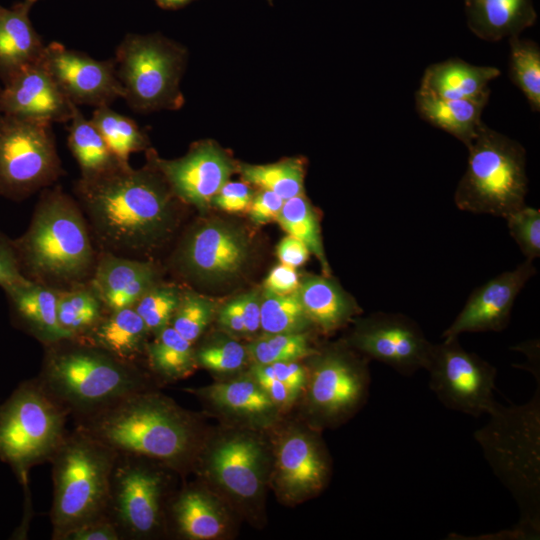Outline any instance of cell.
I'll list each match as a JSON object with an SVG mask.
<instances>
[{
  "label": "cell",
  "mask_w": 540,
  "mask_h": 540,
  "mask_svg": "<svg viewBox=\"0 0 540 540\" xmlns=\"http://www.w3.org/2000/svg\"><path fill=\"white\" fill-rule=\"evenodd\" d=\"M330 275H309L299 282L297 293L311 321L324 333L344 326L359 308Z\"/></svg>",
  "instance_id": "obj_28"
},
{
  "label": "cell",
  "mask_w": 540,
  "mask_h": 540,
  "mask_svg": "<svg viewBox=\"0 0 540 540\" xmlns=\"http://www.w3.org/2000/svg\"><path fill=\"white\" fill-rule=\"evenodd\" d=\"M76 427L117 453L142 456L176 470L192 464L200 446L194 418L153 389L78 418Z\"/></svg>",
  "instance_id": "obj_2"
},
{
  "label": "cell",
  "mask_w": 540,
  "mask_h": 540,
  "mask_svg": "<svg viewBox=\"0 0 540 540\" xmlns=\"http://www.w3.org/2000/svg\"><path fill=\"white\" fill-rule=\"evenodd\" d=\"M218 321L222 328L231 333L246 334L238 297L229 301L220 310Z\"/></svg>",
  "instance_id": "obj_53"
},
{
  "label": "cell",
  "mask_w": 540,
  "mask_h": 540,
  "mask_svg": "<svg viewBox=\"0 0 540 540\" xmlns=\"http://www.w3.org/2000/svg\"><path fill=\"white\" fill-rule=\"evenodd\" d=\"M149 332L133 307L106 312L95 328L81 341L99 347L113 356L138 364L145 354Z\"/></svg>",
  "instance_id": "obj_29"
},
{
  "label": "cell",
  "mask_w": 540,
  "mask_h": 540,
  "mask_svg": "<svg viewBox=\"0 0 540 540\" xmlns=\"http://www.w3.org/2000/svg\"><path fill=\"white\" fill-rule=\"evenodd\" d=\"M467 24L478 38L496 42L534 25L532 0H464Z\"/></svg>",
  "instance_id": "obj_24"
},
{
  "label": "cell",
  "mask_w": 540,
  "mask_h": 540,
  "mask_svg": "<svg viewBox=\"0 0 540 540\" xmlns=\"http://www.w3.org/2000/svg\"><path fill=\"white\" fill-rule=\"evenodd\" d=\"M174 530L181 538L209 540L221 537L228 518L220 503L199 487L183 489L170 505Z\"/></svg>",
  "instance_id": "obj_27"
},
{
  "label": "cell",
  "mask_w": 540,
  "mask_h": 540,
  "mask_svg": "<svg viewBox=\"0 0 540 540\" xmlns=\"http://www.w3.org/2000/svg\"><path fill=\"white\" fill-rule=\"evenodd\" d=\"M426 370L431 390L449 409L479 417L498 405L493 395L496 368L465 350L458 337L433 344Z\"/></svg>",
  "instance_id": "obj_12"
},
{
  "label": "cell",
  "mask_w": 540,
  "mask_h": 540,
  "mask_svg": "<svg viewBox=\"0 0 540 540\" xmlns=\"http://www.w3.org/2000/svg\"><path fill=\"white\" fill-rule=\"evenodd\" d=\"M157 278L158 271L150 261L98 252L88 284L109 312L133 307Z\"/></svg>",
  "instance_id": "obj_21"
},
{
  "label": "cell",
  "mask_w": 540,
  "mask_h": 540,
  "mask_svg": "<svg viewBox=\"0 0 540 540\" xmlns=\"http://www.w3.org/2000/svg\"><path fill=\"white\" fill-rule=\"evenodd\" d=\"M489 96L487 92L475 98L444 99L417 90L415 107L424 121L451 134L467 147L484 123L481 116Z\"/></svg>",
  "instance_id": "obj_25"
},
{
  "label": "cell",
  "mask_w": 540,
  "mask_h": 540,
  "mask_svg": "<svg viewBox=\"0 0 540 540\" xmlns=\"http://www.w3.org/2000/svg\"><path fill=\"white\" fill-rule=\"evenodd\" d=\"M41 64L77 106H110L122 98L113 59L98 60L59 42H50L46 44Z\"/></svg>",
  "instance_id": "obj_14"
},
{
  "label": "cell",
  "mask_w": 540,
  "mask_h": 540,
  "mask_svg": "<svg viewBox=\"0 0 540 540\" xmlns=\"http://www.w3.org/2000/svg\"><path fill=\"white\" fill-rule=\"evenodd\" d=\"M145 354L150 370L166 381L188 377L197 367L193 343L171 325L164 327L147 343Z\"/></svg>",
  "instance_id": "obj_32"
},
{
  "label": "cell",
  "mask_w": 540,
  "mask_h": 540,
  "mask_svg": "<svg viewBox=\"0 0 540 540\" xmlns=\"http://www.w3.org/2000/svg\"><path fill=\"white\" fill-rule=\"evenodd\" d=\"M309 254L306 245L291 235L285 236L277 246V256L280 262L294 268L304 264Z\"/></svg>",
  "instance_id": "obj_51"
},
{
  "label": "cell",
  "mask_w": 540,
  "mask_h": 540,
  "mask_svg": "<svg viewBox=\"0 0 540 540\" xmlns=\"http://www.w3.org/2000/svg\"><path fill=\"white\" fill-rule=\"evenodd\" d=\"M533 262L525 259L514 269L502 272L474 289L462 310L442 333V338H457L468 332L504 330L509 324L517 296L537 273Z\"/></svg>",
  "instance_id": "obj_17"
},
{
  "label": "cell",
  "mask_w": 540,
  "mask_h": 540,
  "mask_svg": "<svg viewBox=\"0 0 540 540\" xmlns=\"http://www.w3.org/2000/svg\"><path fill=\"white\" fill-rule=\"evenodd\" d=\"M118 453L75 427L51 457L53 540H66L82 525L106 515L110 480Z\"/></svg>",
  "instance_id": "obj_5"
},
{
  "label": "cell",
  "mask_w": 540,
  "mask_h": 540,
  "mask_svg": "<svg viewBox=\"0 0 540 540\" xmlns=\"http://www.w3.org/2000/svg\"><path fill=\"white\" fill-rule=\"evenodd\" d=\"M37 379L75 419L101 411L151 388L139 364L123 361L88 342L63 339L44 346Z\"/></svg>",
  "instance_id": "obj_4"
},
{
  "label": "cell",
  "mask_w": 540,
  "mask_h": 540,
  "mask_svg": "<svg viewBox=\"0 0 540 540\" xmlns=\"http://www.w3.org/2000/svg\"><path fill=\"white\" fill-rule=\"evenodd\" d=\"M59 291L30 280L4 289L12 324L43 346L68 339L57 317Z\"/></svg>",
  "instance_id": "obj_22"
},
{
  "label": "cell",
  "mask_w": 540,
  "mask_h": 540,
  "mask_svg": "<svg viewBox=\"0 0 540 540\" xmlns=\"http://www.w3.org/2000/svg\"><path fill=\"white\" fill-rule=\"evenodd\" d=\"M194 392L223 412L256 424L270 422L278 409L253 377L214 383Z\"/></svg>",
  "instance_id": "obj_30"
},
{
  "label": "cell",
  "mask_w": 540,
  "mask_h": 540,
  "mask_svg": "<svg viewBox=\"0 0 540 540\" xmlns=\"http://www.w3.org/2000/svg\"><path fill=\"white\" fill-rule=\"evenodd\" d=\"M68 416L37 377L21 382L0 404V461L26 490L31 468L49 462L68 433Z\"/></svg>",
  "instance_id": "obj_7"
},
{
  "label": "cell",
  "mask_w": 540,
  "mask_h": 540,
  "mask_svg": "<svg viewBox=\"0 0 540 540\" xmlns=\"http://www.w3.org/2000/svg\"><path fill=\"white\" fill-rule=\"evenodd\" d=\"M509 77L525 96L531 109L540 110V48L528 39L509 38Z\"/></svg>",
  "instance_id": "obj_38"
},
{
  "label": "cell",
  "mask_w": 540,
  "mask_h": 540,
  "mask_svg": "<svg viewBox=\"0 0 540 540\" xmlns=\"http://www.w3.org/2000/svg\"><path fill=\"white\" fill-rule=\"evenodd\" d=\"M246 349L254 364L297 361L311 357L318 351L311 346L305 332L266 334L254 340Z\"/></svg>",
  "instance_id": "obj_39"
},
{
  "label": "cell",
  "mask_w": 540,
  "mask_h": 540,
  "mask_svg": "<svg viewBox=\"0 0 540 540\" xmlns=\"http://www.w3.org/2000/svg\"><path fill=\"white\" fill-rule=\"evenodd\" d=\"M90 120L121 163L128 164L132 153L148 149V138L138 124L110 106L96 107Z\"/></svg>",
  "instance_id": "obj_34"
},
{
  "label": "cell",
  "mask_w": 540,
  "mask_h": 540,
  "mask_svg": "<svg viewBox=\"0 0 540 540\" xmlns=\"http://www.w3.org/2000/svg\"><path fill=\"white\" fill-rule=\"evenodd\" d=\"M156 463L142 456L117 455L106 515L115 524L121 540L148 539L163 528L167 476Z\"/></svg>",
  "instance_id": "obj_10"
},
{
  "label": "cell",
  "mask_w": 540,
  "mask_h": 540,
  "mask_svg": "<svg viewBox=\"0 0 540 540\" xmlns=\"http://www.w3.org/2000/svg\"><path fill=\"white\" fill-rule=\"evenodd\" d=\"M254 194L246 182L227 181L213 197L212 203L227 212H239L247 209Z\"/></svg>",
  "instance_id": "obj_45"
},
{
  "label": "cell",
  "mask_w": 540,
  "mask_h": 540,
  "mask_svg": "<svg viewBox=\"0 0 540 540\" xmlns=\"http://www.w3.org/2000/svg\"><path fill=\"white\" fill-rule=\"evenodd\" d=\"M288 233L302 241L309 252L319 260L324 275H330V267L325 256L319 220L314 208L303 195L284 201L276 219Z\"/></svg>",
  "instance_id": "obj_35"
},
{
  "label": "cell",
  "mask_w": 540,
  "mask_h": 540,
  "mask_svg": "<svg viewBox=\"0 0 540 540\" xmlns=\"http://www.w3.org/2000/svg\"><path fill=\"white\" fill-rule=\"evenodd\" d=\"M246 236L222 223L205 224L194 230L178 253L181 269L202 279H222L236 274L248 256Z\"/></svg>",
  "instance_id": "obj_19"
},
{
  "label": "cell",
  "mask_w": 540,
  "mask_h": 540,
  "mask_svg": "<svg viewBox=\"0 0 540 540\" xmlns=\"http://www.w3.org/2000/svg\"><path fill=\"white\" fill-rule=\"evenodd\" d=\"M68 127V146L81 170V177L104 173L121 163L90 119L74 106Z\"/></svg>",
  "instance_id": "obj_31"
},
{
  "label": "cell",
  "mask_w": 540,
  "mask_h": 540,
  "mask_svg": "<svg viewBox=\"0 0 540 540\" xmlns=\"http://www.w3.org/2000/svg\"><path fill=\"white\" fill-rule=\"evenodd\" d=\"M239 171L245 182L272 191L284 200L303 194L305 170L301 159L265 165L241 164Z\"/></svg>",
  "instance_id": "obj_36"
},
{
  "label": "cell",
  "mask_w": 540,
  "mask_h": 540,
  "mask_svg": "<svg viewBox=\"0 0 540 540\" xmlns=\"http://www.w3.org/2000/svg\"><path fill=\"white\" fill-rule=\"evenodd\" d=\"M466 148L467 167L454 193L458 209L504 218L526 205L528 177L522 144L483 123Z\"/></svg>",
  "instance_id": "obj_6"
},
{
  "label": "cell",
  "mask_w": 540,
  "mask_h": 540,
  "mask_svg": "<svg viewBox=\"0 0 540 540\" xmlns=\"http://www.w3.org/2000/svg\"><path fill=\"white\" fill-rule=\"evenodd\" d=\"M74 193L98 252L139 259L175 226L177 197L149 161L141 169L119 164L99 175L80 177Z\"/></svg>",
  "instance_id": "obj_1"
},
{
  "label": "cell",
  "mask_w": 540,
  "mask_h": 540,
  "mask_svg": "<svg viewBox=\"0 0 540 540\" xmlns=\"http://www.w3.org/2000/svg\"><path fill=\"white\" fill-rule=\"evenodd\" d=\"M260 297L257 291L238 297L246 334L254 333L260 328Z\"/></svg>",
  "instance_id": "obj_52"
},
{
  "label": "cell",
  "mask_w": 540,
  "mask_h": 540,
  "mask_svg": "<svg viewBox=\"0 0 540 540\" xmlns=\"http://www.w3.org/2000/svg\"><path fill=\"white\" fill-rule=\"evenodd\" d=\"M186 59L185 48L162 35L127 34L113 58L122 98L137 112L180 109Z\"/></svg>",
  "instance_id": "obj_8"
},
{
  "label": "cell",
  "mask_w": 540,
  "mask_h": 540,
  "mask_svg": "<svg viewBox=\"0 0 540 540\" xmlns=\"http://www.w3.org/2000/svg\"><path fill=\"white\" fill-rule=\"evenodd\" d=\"M252 377L266 392L277 408L290 406L299 396L297 392L275 378L267 364H254L252 367Z\"/></svg>",
  "instance_id": "obj_44"
},
{
  "label": "cell",
  "mask_w": 540,
  "mask_h": 540,
  "mask_svg": "<svg viewBox=\"0 0 540 540\" xmlns=\"http://www.w3.org/2000/svg\"><path fill=\"white\" fill-rule=\"evenodd\" d=\"M66 540H121V537L115 524L105 515L77 528Z\"/></svg>",
  "instance_id": "obj_48"
},
{
  "label": "cell",
  "mask_w": 540,
  "mask_h": 540,
  "mask_svg": "<svg viewBox=\"0 0 540 540\" xmlns=\"http://www.w3.org/2000/svg\"><path fill=\"white\" fill-rule=\"evenodd\" d=\"M52 123L0 113V196L20 201L62 175Z\"/></svg>",
  "instance_id": "obj_9"
},
{
  "label": "cell",
  "mask_w": 540,
  "mask_h": 540,
  "mask_svg": "<svg viewBox=\"0 0 540 540\" xmlns=\"http://www.w3.org/2000/svg\"><path fill=\"white\" fill-rule=\"evenodd\" d=\"M74 106L41 63L21 71L0 90V113L6 115L67 123Z\"/></svg>",
  "instance_id": "obj_20"
},
{
  "label": "cell",
  "mask_w": 540,
  "mask_h": 540,
  "mask_svg": "<svg viewBox=\"0 0 540 540\" xmlns=\"http://www.w3.org/2000/svg\"><path fill=\"white\" fill-rule=\"evenodd\" d=\"M213 304L193 292H183L170 325L189 342L194 343L209 325Z\"/></svg>",
  "instance_id": "obj_41"
},
{
  "label": "cell",
  "mask_w": 540,
  "mask_h": 540,
  "mask_svg": "<svg viewBox=\"0 0 540 540\" xmlns=\"http://www.w3.org/2000/svg\"><path fill=\"white\" fill-rule=\"evenodd\" d=\"M311 324L297 290L287 294L265 290L260 297V328L266 334L304 332Z\"/></svg>",
  "instance_id": "obj_37"
},
{
  "label": "cell",
  "mask_w": 540,
  "mask_h": 540,
  "mask_svg": "<svg viewBox=\"0 0 540 540\" xmlns=\"http://www.w3.org/2000/svg\"><path fill=\"white\" fill-rule=\"evenodd\" d=\"M273 376L300 394L305 391L308 370L297 361H281L267 364Z\"/></svg>",
  "instance_id": "obj_49"
},
{
  "label": "cell",
  "mask_w": 540,
  "mask_h": 540,
  "mask_svg": "<svg viewBox=\"0 0 540 540\" xmlns=\"http://www.w3.org/2000/svg\"><path fill=\"white\" fill-rule=\"evenodd\" d=\"M249 358L246 347L234 340H224L202 346L196 351L197 364L216 372L241 369Z\"/></svg>",
  "instance_id": "obj_43"
},
{
  "label": "cell",
  "mask_w": 540,
  "mask_h": 540,
  "mask_svg": "<svg viewBox=\"0 0 540 540\" xmlns=\"http://www.w3.org/2000/svg\"><path fill=\"white\" fill-rule=\"evenodd\" d=\"M299 282L295 268L281 263L269 272L264 281V288L276 294H287L296 291Z\"/></svg>",
  "instance_id": "obj_50"
},
{
  "label": "cell",
  "mask_w": 540,
  "mask_h": 540,
  "mask_svg": "<svg viewBox=\"0 0 540 540\" xmlns=\"http://www.w3.org/2000/svg\"><path fill=\"white\" fill-rule=\"evenodd\" d=\"M22 275L68 290L89 283L98 250L76 199L59 186L42 190L27 230L12 240Z\"/></svg>",
  "instance_id": "obj_3"
},
{
  "label": "cell",
  "mask_w": 540,
  "mask_h": 540,
  "mask_svg": "<svg viewBox=\"0 0 540 540\" xmlns=\"http://www.w3.org/2000/svg\"><path fill=\"white\" fill-rule=\"evenodd\" d=\"M180 296L177 288L156 283L138 299L133 308L144 321L149 334L155 335L170 325Z\"/></svg>",
  "instance_id": "obj_40"
},
{
  "label": "cell",
  "mask_w": 540,
  "mask_h": 540,
  "mask_svg": "<svg viewBox=\"0 0 540 540\" xmlns=\"http://www.w3.org/2000/svg\"><path fill=\"white\" fill-rule=\"evenodd\" d=\"M106 312L89 284L59 291L57 317L68 339H85Z\"/></svg>",
  "instance_id": "obj_33"
},
{
  "label": "cell",
  "mask_w": 540,
  "mask_h": 540,
  "mask_svg": "<svg viewBox=\"0 0 540 540\" xmlns=\"http://www.w3.org/2000/svg\"><path fill=\"white\" fill-rule=\"evenodd\" d=\"M305 388L308 412L317 425L333 426L351 417L365 402L370 384L367 362L346 346L311 356Z\"/></svg>",
  "instance_id": "obj_11"
},
{
  "label": "cell",
  "mask_w": 540,
  "mask_h": 540,
  "mask_svg": "<svg viewBox=\"0 0 540 540\" xmlns=\"http://www.w3.org/2000/svg\"><path fill=\"white\" fill-rule=\"evenodd\" d=\"M147 160L160 171L179 200L200 209L212 204L234 171L231 158L212 141L195 143L186 155L174 160L161 159L149 150Z\"/></svg>",
  "instance_id": "obj_15"
},
{
  "label": "cell",
  "mask_w": 540,
  "mask_h": 540,
  "mask_svg": "<svg viewBox=\"0 0 540 540\" xmlns=\"http://www.w3.org/2000/svg\"><path fill=\"white\" fill-rule=\"evenodd\" d=\"M27 281L20 271L12 240L0 232V287L4 290Z\"/></svg>",
  "instance_id": "obj_46"
},
{
  "label": "cell",
  "mask_w": 540,
  "mask_h": 540,
  "mask_svg": "<svg viewBox=\"0 0 540 540\" xmlns=\"http://www.w3.org/2000/svg\"><path fill=\"white\" fill-rule=\"evenodd\" d=\"M329 474V458L316 433L296 429L280 439L275 451L273 482L286 501L300 502L318 494Z\"/></svg>",
  "instance_id": "obj_16"
},
{
  "label": "cell",
  "mask_w": 540,
  "mask_h": 540,
  "mask_svg": "<svg viewBox=\"0 0 540 540\" xmlns=\"http://www.w3.org/2000/svg\"><path fill=\"white\" fill-rule=\"evenodd\" d=\"M31 7L24 1L9 8L0 5V79L3 84L42 61L46 44L31 23Z\"/></svg>",
  "instance_id": "obj_23"
},
{
  "label": "cell",
  "mask_w": 540,
  "mask_h": 540,
  "mask_svg": "<svg viewBox=\"0 0 540 540\" xmlns=\"http://www.w3.org/2000/svg\"><path fill=\"white\" fill-rule=\"evenodd\" d=\"M346 344L404 376L426 370L433 347L416 321L383 311L359 319Z\"/></svg>",
  "instance_id": "obj_13"
},
{
  "label": "cell",
  "mask_w": 540,
  "mask_h": 540,
  "mask_svg": "<svg viewBox=\"0 0 540 540\" xmlns=\"http://www.w3.org/2000/svg\"><path fill=\"white\" fill-rule=\"evenodd\" d=\"M511 237L525 259L534 261L540 256V210L524 205L504 217Z\"/></svg>",
  "instance_id": "obj_42"
},
{
  "label": "cell",
  "mask_w": 540,
  "mask_h": 540,
  "mask_svg": "<svg viewBox=\"0 0 540 540\" xmlns=\"http://www.w3.org/2000/svg\"><path fill=\"white\" fill-rule=\"evenodd\" d=\"M499 75L496 67L452 58L428 66L418 90L444 99L475 98L490 92L489 83Z\"/></svg>",
  "instance_id": "obj_26"
},
{
  "label": "cell",
  "mask_w": 540,
  "mask_h": 540,
  "mask_svg": "<svg viewBox=\"0 0 540 540\" xmlns=\"http://www.w3.org/2000/svg\"><path fill=\"white\" fill-rule=\"evenodd\" d=\"M205 471L235 499L254 500L261 494L265 482L264 446L250 434L227 435L210 447L205 459Z\"/></svg>",
  "instance_id": "obj_18"
},
{
  "label": "cell",
  "mask_w": 540,
  "mask_h": 540,
  "mask_svg": "<svg viewBox=\"0 0 540 540\" xmlns=\"http://www.w3.org/2000/svg\"><path fill=\"white\" fill-rule=\"evenodd\" d=\"M23 1L26 2L27 4H29L30 6H33V4H35L39 0H23Z\"/></svg>",
  "instance_id": "obj_55"
},
{
  "label": "cell",
  "mask_w": 540,
  "mask_h": 540,
  "mask_svg": "<svg viewBox=\"0 0 540 540\" xmlns=\"http://www.w3.org/2000/svg\"><path fill=\"white\" fill-rule=\"evenodd\" d=\"M193 0H155V2L162 8L165 9H176L180 8Z\"/></svg>",
  "instance_id": "obj_54"
},
{
  "label": "cell",
  "mask_w": 540,
  "mask_h": 540,
  "mask_svg": "<svg viewBox=\"0 0 540 540\" xmlns=\"http://www.w3.org/2000/svg\"><path fill=\"white\" fill-rule=\"evenodd\" d=\"M276 193L264 190L253 196L248 207L249 216L253 223L264 224L276 220L284 203Z\"/></svg>",
  "instance_id": "obj_47"
}]
</instances>
